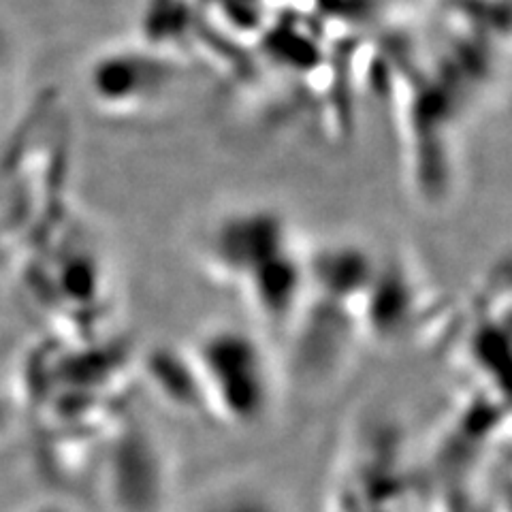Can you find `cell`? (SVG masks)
Instances as JSON below:
<instances>
[{"instance_id":"2","label":"cell","mask_w":512,"mask_h":512,"mask_svg":"<svg viewBox=\"0 0 512 512\" xmlns=\"http://www.w3.org/2000/svg\"><path fill=\"white\" fill-rule=\"evenodd\" d=\"M195 384L210 393V402L233 423L263 419L271 406V380L263 350L248 335L214 331L203 335L192 352Z\"/></svg>"},{"instance_id":"1","label":"cell","mask_w":512,"mask_h":512,"mask_svg":"<svg viewBox=\"0 0 512 512\" xmlns=\"http://www.w3.org/2000/svg\"><path fill=\"white\" fill-rule=\"evenodd\" d=\"M286 224L271 214H237L220 220L203 254L214 276L239 288L259 318L284 327L308 297L310 267L288 246Z\"/></svg>"},{"instance_id":"3","label":"cell","mask_w":512,"mask_h":512,"mask_svg":"<svg viewBox=\"0 0 512 512\" xmlns=\"http://www.w3.org/2000/svg\"><path fill=\"white\" fill-rule=\"evenodd\" d=\"M7 41L3 37V32H0V86H3V79H5V69H7Z\"/></svg>"}]
</instances>
